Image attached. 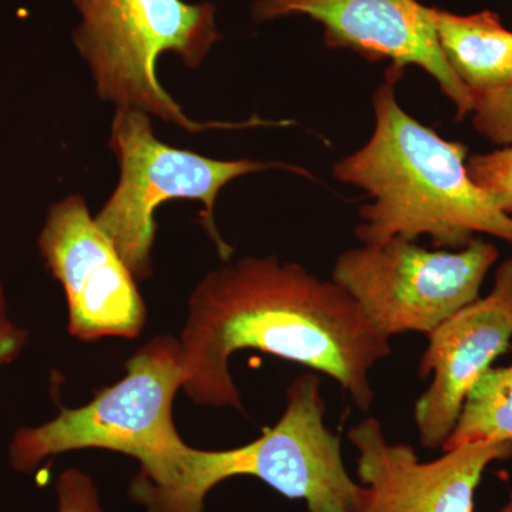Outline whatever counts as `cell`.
I'll return each mask as SVG.
<instances>
[{
  "instance_id": "6da1fadb",
  "label": "cell",
  "mask_w": 512,
  "mask_h": 512,
  "mask_svg": "<svg viewBox=\"0 0 512 512\" xmlns=\"http://www.w3.org/2000/svg\"><path fill=\"white\" fill-rule=\"evenodd\" d=\"M184 386L198 406L244 412L229 362L258 350L332 377L360 410L375 403L370 372L392 355L345 289L295 262L245 256L192 291L180 338Z\"/></svg>"
},
{
  "instance_id": "7a4b0ae2",
  "label": "cell",
  "mask_w": 512,
  "mask_h": 512,
  "mask_svg": "<svg viewBox=\"0 0 512 512\" xmlns=\"http://www.w3.org/2000/svg\"><path fill=\"white\" fill-rule=\"evenodd\" d=\"M402 76L403 69L387 70L373 97L372 137L333 167L336 180L369 195L357 239L380 247L393 238L427 235L434 247L458 251L488 235L512 245V217L471 180L468 148L444 140L400 106L394 89Z\"/></svg>"
},
{
  "instance_id": "3957f363",
  "label": "cell",
  "mask_w": 512,
  "mask_h": 512,
  "mask_svg": "<svg viewBox=\"0 0 512 512\" xmlns=\"http://www.w3.org/2000/svg\"><path fill=\"white\" fill-rule=\"evenodd\" d=\"M183 356L174 336H157L126 363V376L79 409L15 433L9 463L32 473L47 458L74 450L114 451L137 460L130 487L164 490L177 480L190 444L175 429V394L184 386Z\"/></svg>"
},
{
  "instance_id": "277c9868",
  "label": "cell",
  "mask_w": 512,
  "mask_h": 512,
  "mask_svg": "<svg viewBox=\"0 0 512 512\" xmlns=\"http://www.w3.org/2000/svg\"><path fill=\"white\" fill-rule=\"evenodd\" d=\"M322 379L311 372L286 390L281 419L258 439L228 450L190 447L177 480L164 490H130L147 512H204L222 481L254 477L309 512H353L360 484L346 470L339 437L325 424Z\"/></svg>"
},
{
  "instance_id": "5b68a950",
  "label": "cell",
  "mask_w": 512,
  "mask_h": 512,
  "mask_svg": "<svg viewBox=\"0 0 512 512\" xmlns=\"http://www.w3.org/2000/svg\"><path fill=\"white\" fill-rule=\"evenodd\" d=\"M82 22L73 40L86 60L97 94L117 109H137L161 120L202 133L211 128L262 126L247 123H198L184 113L157 77V62L165 52L180 57L188 69H198L221 39L212 3L184 0H70Z\"/></svg>"
},
{
  "instance_id": "8992f818",
  "label": "cell",
  "mask_w": 512,
  "mask_h": 512,
  "mask_svg": "<svg viewBox=\"0 0 512 512\" xmlns=\"http://www.w3.org/2000/svg\"><path fill=\"white\" fill-rule=\"evenodd\" d=\"M110 148L120 164V181L96 220L137 281L153 272L151 251L156 239L154 211L165 201L197 200L204 204L202 225L228 261L234 249L218 234L214 208L218 194L235 178L261 171H292L311 177L309 171L284 163L248 160H214L161 143L154 136L150 117L137 109H117L111 124Z\"/></svg>"
},
{
  "instance_id": "52a82bcc",
  "label": "cell",
  "mask_w": 512,
  "mask_h": 512,
  "mask_svg": "<svg viewBox=\"0 0 512 512\" xmlns=\"http://www.w3.org/2000/svg\"><path fill=\"white\" fill-rule=\"evenodd\" d=\"M498 256L493 242L481 237L458 251H430L393 238L380 247L362 245L340 254L332 281L348 292L384 338L429 335L480 298Z\"/></svg>"
},
{
  "instance_id": "ba28073f",
  "label": "cell",
  "mask_w": 512,
  "mask_h": 512,
  "mask_svg": "<svg viewBox=\"0 0 512 512\" xmlns=\"http://www.w3.org/2000/svg\"><path fill=\"white\" fill-rule=\"evenodd\" d=\"M39 251L63 286L70 335L82 342L141 335L147 306L137 279L90 215L82 195L50 207Z\"/></svg>"
},
{
  "instance_id": "9c48e42d",
  "label": "cell",
  "mask_w": 512,
  "mask_h": 512,
  "mask_svg": "<svg viewBox=\"0 0 512 512\" xmlns=\"http://www.w3.org/2000/svg\"><path fill=\"white\" fill-rule=\"evenodd\" d=\"M348 439L362 483L353 512H473L484 471L512 458V443L478 440L424 463L409 444L387 440L375 417L353 426Z\"/></svg>"
},
{
  "instance_id": "30bf717a",
  "label": "cell",
  "mask_w": 512,
  "mask_h": 512,
  "mask_svg": "<svg viewBox=\"0 0 512 512\" xmlns=\"http://www.w3.org/2000/svg\"><path fill=\"white\" fill-rule=\"evenodd\" d=\"M306 15L325 29L326 45L350 49L372 62L390 60L429 73L456 107L457 120L470 116L474 94L458 79L441 52L433 8L417 0H255L256 22Z\"/></svg>"
},
{
  "instance_id": "8fae6325",
  "label": "cell",
  "mask_w": 512,
  "mask_h": 512,
  "mask_svg": "<svg viewBox=\"0 0 512 512\" xmlns=\"http://www.w3.org/2000/svg\"><path fill=\"white\" fill-rule=\"evenodd\" d=\"M427 338L419 377H431V383L414 404V423L421 446L436 450L450 439L474 384L511 348L512 258L498 266L487 296L464 306Z\"/></svg>"
},
{
  "instance_id": "7c38bea8",
  "label": "cell",
  "mask_w": 512,
  "mask_h": 512,
  "mask_svg": "<svg viewBox=\"0 0 512 512\" xmlns=\"http://www.w3.org/2000/svg\"><path fill=\"white\" fill-rule=\"evenodd\" d=\"M441 52L458 79L474 94L497 92L512 83V30L491 10L456 15L433 8Z\"/></svg>"
},
{
  "instance_id": "4fadbf2b",
  "label": "cell",
  "mask_w": 512,
  "mask_h": 512,
  "mask_svg": "<svg viewBox=\"0 0 512 512\" xmlns=\"http://www.w3.org/2000/svg\"><path fill=\"white\" fill-rule=\"evenodd\" d=\"M478 440L512 443V362L491 367L474 384L443 451Z\"/></svg>"
},
{
  "instance_id": "5bb4252c",
  "label": "cell",
  "mask_w": 512,
  "mask_h": 512,
  "mask_svg": "<svg viewBox=\"0 0 512 512\" xmlns=\"http://www.w3.org/2000/svg\"><path fill=\"white\" fill-rule=\"evenodd\" d=\"M467 171L495 207L512 217V147L468 157Z\"/></svg>"
},
{
  "instance_id": "9a60e30c",
  "label": "cell",
  "mask_w": 512,
  "mask_h": 512,
  "mask_svg": "<svg viewBox=\"0 0 512 512\" xmlns=\"http://www.w3.org/2000/svg\"><path fill=\"white\" fill-rule=\"evenodd\" d=\"M470 116L474 130L485 140L497 147H512V83L477 96Z\"/></svg>"
},
{
  "instance_id": "2e32d148",
  "label": "cell",
  "mask_w": 512,
  "mask_h": 512,
  "mask_svg": "<svg viewBox=\"0 0 512 512\" xmlns=\"http://www.w3.org/2000/svg\"><path fill=\"white\" fill-rule=\"evenodd\" d=\"M56 512L107 511L93 478L79 468H67L57 478Z\"/></svg>"
},
{
  "instance_id": "e0dca14e",
  "label": "cell",
  "mask_w": 512,
  "mask_h": 512,
  "mask_svg": "<svg viewBox=\"0 0 512 512\" xmlns=\"http://www.w3.org/2000/svg\"><path fill=\"white\" fill-rule=\"evenodd\" d=\"M28 330L19 328L9 315L3 286L0 284V366L8 365L28 345Z\"/></svg>"
},
{
  "instance_id": "ac0fdd59",
  "label": "cell",
  "mask_w": 512,
  "mask_h": 512,
  "mask_svg": "<svg viewBox=\"0 0 512 512\" xmlns=\"http://www.w3.org/2000/svg\"><path fill=\"white\" fill-rule=\"evenodd\" d=\"M500 512H512V494L510 498H508L507 503H505L504 507L501 508Z\"/></svg>"
}]
</instances>
